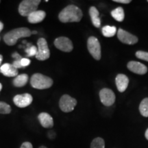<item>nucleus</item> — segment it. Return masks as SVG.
I'll return each instance as SVG.
<instances>
[{
	"mask_svg": "<svg viewBox=\"0 0 148 148\" xmlns=\"http://www.w3.org/2000/svg\"><path fill=\"white\" fill-rule=\"evenodd\" d=\"M89 14L92 25L95 27H99L101 25V21L99 18V12L95 6H91L89 9Z\"/></svg>",
	"mask_w": 148,
	"mask_h": 148,
	"instance_id": "obj_17",
	"label": "nucleus"
},
{
	"mask_svg": "<svg viewBox=\"0 0 148 148\" xmlns=\"http://www.w3.org/2000/svg\"><path fill=\"white\" fill-rule=\"evenodd\" d=\"M127 69L138 75H144L147 72V67L145 64L136 61H130L127 64Z\"/></svg>",
	"mask_w": 148,
	"mask_h": 148,
	"instance_id": "obj_12",
	"label": "nucleus"
},
{
	"mask_svg": "<svg viewBox=\"0 0 148 148\" xmlns=\"http://www.w3.org/2000/svg\"><path fill=\"white\" fill-rule=\"evenodd\" d=\"M41 1L40 0H24L20 3L18 6V12L23 16H27L37 10L38 5Z\"/></svg>",
	"mask_w": 148,
	"mask_h": 148,
	"instance_id": "obj_4",
	"label": "nucleus"
},
{
	"mask_svg": "<svg viewBox=\"0 0 148 148\" xmlns=\"http://www.w3.org/2000/svg\"><path fill=\"white\" fill-rule=\"evenodd\" d=\"M140 113L144 117H148V97L143 99L139 105Z\"/></svg>",
	"mask_w": 148,
	"mask_h": 148,
	"instance_id": "obj_21",
	"label": "nucleus"
},
{
	"mask_svg": "<svg viewBox=\"0 0 148 148\" xmlns=\"http://www.w3.org/2000/svg\"><path fill=\"white\" fill-rule=\"evenodd\" d=\"M113 1L116 3H130L131 2L130 0H113Z\"/></svg>",
	"mask_w": 148,
	"mask_h": 148,
	"instance_id": "obj_31",
	"label": "nucleus"
},
{
	"mask_svg": "<svg viewBox=\"0 0 148 148\" xmlns=\"http://www.w3.org/2000/svg\"><path fill=\"white\" fill-rule=\"evenodd\" d=\"M47 137L50 139H53L56 137V133L54 131L50 130L47 132Z\"/></svg>",
	"mask_w": 148,
	"mask_h": 148,
	"instance_id": "obj_29",
	"label": "nucleus"
},
{
	"mask_svg": "<svg viewBox=\"0 0 148 148\" xmlns=\"http://www.w3.org/2000/svg\"><path fill=\"white\" fill-rule=\"evenodd\" d=\"M90 148H105V142L102 138H94L90 143Z\"/></svg>",
	"mask_w": 148,
	"mask_h": 148,
	"instance_id": "obj_22",
	"label": "nucleus"
},
{
	"mask_svg": "<svg viewBox=\"0 0 148 148\" xmlns=\"http://www.w3.org/2000/svg\"><path fill=\"white\" fill-rule=\"evenodd\" d=\"M111 15L116 21L121 22L123 21L125 17L124 10H123V8H121V7H118V8L111 11Z\"/></svg>",
	"mask_w": 148,
	"mask_h": 148,
	"instance_id": "obj_19",
	"label": "nucleus"
},
{
	"mask_svg": "<svg viewBox=\"0 0 148 148\" xmlns=\"http://www.w3.org/2000/svg\"><path fill=\"white\" fill-rule=\"evenodd\" d=\"M83 16L80 8L75 5H69L63 8L58 14V18L62 23L79 22Z\"/></svg>",
	"mask_w": 148,
	"mask_h": 148,
	"instance_id": "obj_1",
	"label": "nucleus"
},
{
	"mask_svg": "<svg viewBox=\"0 0 148 148\" xmlns=\"http://www.w3.org/2000/svg\"><path fill=\"white\" fill-rule=\"evenodd\" d=\"M3 28V23L1 21H0V32L2 31Z\"/></svg>",
	"mask_w": 148,
	"mask_h": 148,
	"instance_id": "obj_32",
	"label": "nucleus"
},
{
	"mask_svg": "<svg viewBox=\"0 0 148 148\" xmlns=\"http://www.w3.org/2000/svg\"><path fill=\"white\" fill-rule=\"evenodd\" d=\"M53 43L57 49L64 52H70L73 49L72 41L69 38L65 36H60L56 38Z\"/></svg>",
	"mask_w": 148,
	"mask_h": 148,
	"instance_id": "obj_8",
	"label": "nucleus"
},
{
	"mask_svg": "<svg viewBox=\"0 0 148 148\" xmlns=\"http://www.w3.org/2000/svg\"><path fill=\"white\" fill-rule=\"evenodd\" d=\"M33 101L32 96L29 93L16 95L13 98L14 103L18 108H25L29 106Z\"/></svg>",
	"mask_w": 148,
	"mask_h": 148,
	"instance_id": "obj_11",
	"label": "nucleus"
},
{
	"mask_svg": "<svg viewBox=\"0 0 148 148\" xmlns=\"http://www.w3.org/2000/svg\"><path fill=\"white\" fill-rule=\"evenodd\" d=\"M2 60H3V56H2V55H0V65H1V62H2Z\"/></svg>",
	"mask_w": 148,
	"mask_h": 148,
	"instance_id": "obj_34",
	"label": "nucleus"
},
{
	"mask_svg": "<svg viewBox=\"0 0 148 148\" xmlns=\"http://www.w3.org/2000/svg\"><path fill=\"white\" fill-rule=\"evenodd\" d=\"M145 136L146 139L148 140V128L147 129V130H146V132L145 133Z\"/></svg>",
	"mask_w": 148,
	"mask_h": 148,
	"instance_id": "obj_33",
	"label": "nucleus"
},
{
	"mask_svg": "<svg viewBox=\"0 0 148 148\" xmlns=\"http://www.w3.org/2000/svg\"><path fill=\"white\" fill-rule=\"evenodd\" d=\"M12 58H15V60H21V59L23 58L21 56H20L18 53H16V52H14V53H12Z\"/></svg>",
	"mask_w": 148,
	"mask_h": 148,
	"instance_id": "obj_30",
	"label": "nucleus"
},
{
	"mask_svg": "<svg viewBox=\"0 0 148 148\" xmlns=\"http://www.w3.org/2000/svg\"><path fill=\"white\" fill-rule=\"evenodd\" d=\"M77 105V100L69 95H63L59 101L60 110L64 112H70L73 111Z\"/></svg>",
	"mask_w": 148,
	"mask_h": 148,
	"instance_id": "obj_7",
	"label": "nucleus"
},
{
	"mask_svg": "<svg viewBox=\"0 0 148 148\" xmlns=\"http://www.w3.org/2000/svg\"><path fill=\"white\" fill-rule=\"evenodd\" d=\"M28 81V75L25 73H22L18 75L13 79V85L16 87H22L27 84Z\"/></svg>",
	"mask_w": 148,
	"mask_h": 148,
	"instance_id": "obj_18",
	"label": "nucleus"
},
{
	"mask_svg": "<svg viewBox=\"0 0 148 148\" xmlns=\"http://www.w3.org/2000/svg\"><path fill=\"white\" fill-rule=\"evenodd\" d=\"M30 84L33 88L36 89H47L53 85V79L43 74L34 73L31 77Z\"/></svg>",
	"mask_w": 148,
	"mask_h": 148,
	"instance_id": "obj_3",
	"label": "nucleus"
},
{
	"mask_svg": "<svg viewBox=\"0 0 148 148\" xmlns=\"http://www.w3.org/2000/svg\"><path fill=\"white\" fill-rule=\"evenodd\" d=\"M102 34L105 37H112L115 35L116 32V27L115 26H110V25H106L103 27Z\"/></svg>",
	"mask_w": 148,
	"mask_h": 148,
	"instance_id": "obj_20",
	"label": "nucleus"
},
{
	"mask_svg": "<svg viewBox=\"0 0 148 148\" xmlns=\"http://www.w3.org/2000/svg\"><path fill=\"white\" fill-rule=\"evenodd\" d=\"M117 37L120 41L127 45H134L138 42L137 37L121 28L118 30Z\"/></svg>",
	"mask_w": 148,
	"mask_h": 148,
	"instance_id": "obj_10",
	"label": "nucleus"
},
{
	"mask_svg": "<svg viewBox=\"0 0 148 148\" xmlns=\"http://www.w3.org/2000/svg\"><path fill=\"white\" fill-rule=\"evenodd\" d=\"M0 3H1V1H0Z\"/></svg>",
	"mask_w": 148,
	"mask_h": 148,
	"instance_id": "obj_38",
	"label": "nucleus"
},
{
	"mask_svg": "<svg viewBox=\"0 0 148 148\" xmlns=\"http://www.w3.org/2000/svg\"></svg>",
	"mask_w": 148,
	"mask_h": 148,
	"instance_id": "obj_39",
	"label": "nucleus"
},
{
	"mask_svg": "<svg viewBox=\"0 0 148 148\" xmlns=\"http://www.w3.org/2000/svg\"><path fill=\"white\" fill-rule=\"evenodd\" d=\"M20 148H33L32 144L29 142H24V143H22Z\"/></svg>",
	"mask_w": 148,
	"mask_h": 148,
	"instance_id": "obj_28",
	"label": "nucleus"
},
{
	"mask_svg": "<svg viewBox=\"0 0 148 148\" xmlns=\"http://www.w3.org/2000/svg\"><path fill=\"white\" fill-rule=\"evenodd\" d=\"M38 148H47V147H46V146H44V145H41V146H40Z\"/></svg>",
	"mask_w": 148,
	"mask_h": 148,
	"instance_id": "obj_36",
	"label": "nucleus"
},
{
	"mask_svg": "<svg viewBox=\"0 0 148 148\" xmlns=\"http://www.w3.org/2000/svg\"><path fill=\"white\" fill-rule=\"evenodd\" d=\"M38 119L40 125L45 128H51L53 126L52 116L47 112H40L38 116Z\"/></svg>",
	"mask_w": 148,
	"mask_h": 148,
	"instance_id": "obj_14",
	"label": "nucleus"
},
{
	"mask_svg": "<svg viewBox=\"0 0 148 148\" xmlns=\"http://www.w3.org/2000/svg\"><path fill=\"white\" fill-rule=\"evenodd\" d=\"M46 13L43 10L34 11L27 16V20L30 23H38L43 21L45 18Z\"/></svg>",
	"mask_w": 148,
	"mask_h": 148,
	"instance_id": "obj_16",
	"label": "nucleus"
},
{
	"mask_svg": "<svg viewBox=\"0 0 148 148\" xmlns=\"http://www.w3.org/2000/svg\"><path fill=\"white\" fill-rule=\"evenodd\" d=\"M11 112V108L10 105L3 101H0V114H10Z\"/></svg>",
	"mask_w": 148,
	"mask_h": 148,
	"instance_id": "obj_23",
	"label": "nucleus"
},
{
	"mask_svg": "<svg viewBox=\"0 0 148 148\" xmlns=\"http://www.w3.org/2000/svg\"><path fill=\"white\" fill-rule=\"evenodd\" d=\"M37 31H32V34H37Z\"/></svg>",
	"mask_w": 148,
	"mask_h": 148,
	"instance_id": "obj_35",
	"label": "nucleus"
},
{
	"mask_svg": "<svg viewBox=\"0 0 148 148\" xmlns=\"http://www.w3.org/2000/svg\"><path fill=\"white\" fill-rule=\"evenodd\" d=\"M135 55H136V56L138 58L147 61L148 62V52L143 51H137L136 53H135Z\"/></svg>",
	"mask_w": 148,
	"mask_h": 148,
	"instance_id": "obj_25",
	"label": "nucleus"
},
{
	"mask_svg": "<svg viewBox=\"0 0 148 148\" xmlns=\"http://www.w3.org/2000/svg\"><path fill=\"white\" fill-rule=\"evenodd\" d=\"M1 89H2V84L0 83V90H1Z\"/></svg>",
	"mask_w": 148,
	"mask_h": 148,
	"instance_id": "obj_37",
	"label": "nucleus"
},
{
	"mask_svg": "<svg viewBox=\"0 0 148 148\" xmlns=\"http://www.w3.org/2000/svg\"><path fill=\"white\" fill-rule=\"evenodd\" d=\"M88 50L92 58L97 60H99L101 57V45L99 40L95 36H90L87 40Z\"/></svg>",
	"mask_w": 148,
	"mask_h": 148,
	"instance_id": "obj_5",
	"label": "nucleus"
},
{
	"mask_svg": "<svg viewBox=\"0 0 148 148\" xmlns=\"http://www.w3.org/2000/svg\"><path fill=\"white\" fill-rule=\"evenodd\" d=\"M30 62H31V60L28 58H23L21 60V64L23 68L26 67V66H28L29 64H30Z\"/></svg>",
	"mask_w": 148,
	"mask_h": 148,
	"instance_id": "obj_26",
	"label": "nucleus"
},
{
	"mask_svg": "<svg viewBox=\"0 0 148 148\" xmlns=\"http://www.w3.org/2000/svg\"><path fill=\"white\" fill-rule=\"evenodd\" d=\"M115 83L116 88L119 92H124L127 88L129 84V79L124 74H118L115 78Z\"/></svg>",
	"mask_w": 148,
	"mask_h": 148,
	"instance_id": "obj_13",
	"label": "nucleus"
},
{
	"mask_svg": "<svg viewBox=\"0 0 148 148\" xmlns=\"http://www.w3.org/2000/svg\"><path fill=\"white\" fill-rule=\"evenodd\" d=\"M12 64L16 69H23V67L21 64V60H14Z\"/></svg>",
	"mask_w": 148,
	"mask_h": 148,
	"instance_id": "obj_27",
	"label": "nucleus"
},
{
	"mask_svg": "<svg viewBox=\"0 0 148 148\" xmlns=\"http://www.w3.org/2000/svg\"><path fill=\"white\" fill-rule=\"evenodd\" d=\"M32 35V31L27 27H19L12 29L3 36V40L6 45H14L18 39L24 37H29Z\"/></svg>",
	"mask_w": 148,
	"mask_h": 148,
	"instance_id": "obj_2",
	"label": "nucleus"
},
{
	"mask_svg": "<svg viewBox=\"0 0 148 148\" xmlns=\"http://www.w3.org/2000/svg\"><path fill=\"white\" fill-rule=\"evenodd\" d=\"M27 45L29 46L28 47H27L25 49V52L27 53V57H31V56H35L36 55L37 51H38V49L36 46L34 45H30V44H27Z\"/></svg>",
	"mask_w": 148,
	"mask_h": 148,
	"instance_id": "obj_24",
	"label": "nucleus"
},
{
	"mask_svg": "<svg viewBox=\"0 0 148 148\" xmlns=\"http://www.w3.org/2000/svg\"><path fill=\"white\" fill-rule=\"evenodd\" d=\"M0 72L7 77H16L18 75V70L12 64L5 63L0 67Z\"/></svg>",
	"mask_w": 148,
	"mask_h": 148,
	"instance_id": "obj_15",
	"label": "nucleus"
},
{
	"mask_svg": "<svg viewBox=\"0 0 148 148\" xmlns=\"http://www.w3.org/2000/svg\"><path fill=\"white\" fill-rule=\"evenodd\" d=\"M99 98L101 103L106 106H111L115 101V95L114 92L109 88H102L99 92Z\"/></svg>",
	"mask_w": 148,
	"mask_h": 148,
	"instance_id": "obj_9",
	"label": "nucleus"
},
{
	"mask_svg": "<svg viewBox=\"0 0 148 148\" xmlns=\"http://www.w3.org/2000/svg\"><path fill=\"white\" fill-rule=\"evenodd\" d=\"M37 46H38V51L36 55L35 56L36 58L41 61L47 60L50 56V51L45 38H40L37 41Z\"/></svg>",
	"mask_w": 148,
	"mask_h": 148,
	"instance_id": "obj_6",
	"label": "nucleus"
}]
</instances>
